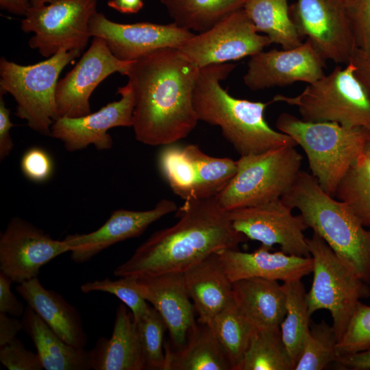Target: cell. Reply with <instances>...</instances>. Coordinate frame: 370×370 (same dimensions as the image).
<instances>
[{"label": "cell", "instance_id": "obj_49", "mask_svg": "<svg viewBox=\"0 0 370 370\" xmlns=\"http://www.w3.org/2000/svg\"><path fill=\"white\" fill-rule=\"evenodd\" d=\"M31 6L29 0H0L1 9L13 14L25 16Z\"/></svg>", "mask_w": 370, "mask_h": 370}, {"label": "cell", "instance_id": "obj_7", "mask_svg": "<svg viewBox=\"0 0 370 370\" xmlns=\"http://www.w3.org/2000/svg\"><path fill=\"white\" fill-rule=\"evenodd\" d=\"M297 108L301 119L336 122L370 131V95L356 77L350 62L309 84L294 97L276 95L271 102Z\"/></svg>", "mask_w": 370, "mask_h": 370}, {"label": "cell", "instance_id": "obj_5", "mask_svg": "<svg viewBox=\"0 0 370 370\" xmlns=\"http://www.w3.org/2000/svg\"><path fill=\"white\" fill-rule=\"evenodd\" d=\"M275 126L301 146L312 175L332 196L350 167L363 155L369 132L336 122L306 121L286 112L278 116Z\"/></svg>", "mask_w": 370, "mask_h": 370}, {"label": "cell", "instance_id": "obj_11", "mask_svg": "<svg viewBox=\"0 0 370 370\" xmlns=\"http://www.w3.org/2000/svg\"><path fill=\"white\" fill-rule=\"evenodd\" d=\"M271 44L260 35L243 8L236 10L209 30L194 34L179 51L199 67L227 63L253 56Z\"/></svg>", "mask_w": 370, "mask_h": 370}, {"label": "cell", "instance_id": "obj_13", "mask_svg": "<svg viewBox=\"0 0 370 370\" xmlns=\"http://www.w3.org/2000/svg\"><path fill=\"white\" fill-rule=\"evenodd\" d=\"M282 198L228 211L233 227L247 239L272 247L279 245L285 254L310 256L304 232L308 228L303 217L294 215Z\"/></svg>", "mask_w": 370, "mask_h": 370}, {"label": "cell", "instance_id": "obj_48", "mask_svg": "<svg viewBox=\"0 0 370 370\" xmlns=\"http://www.w3.org/2000/svg\"><path fill=\"white\" fill-rule=\"evenodd\" d=\"M108 5L122 14L138 13L144 5L143 0H110Z\"/></svg>", "mask_w": 370, "mask_h": 370}, {"label": "cell", "instance_id": "obj_26", "mask_svg": "<svg viewBox=\"0 0 370 370\" xmlns=\"http://www.w3.org/2000/svg\"><path fill=\"white\" fill-rule=\"evenodd\" d=\"M23 330L32 338L45 370L92 369L90 350L69 345L28 306L21 319Z\"/></svg>", "mask_w": 370, "mask_h": 370}, {"label": "cell", "instance_id": "obj_36", "mask_svg": "<svg viewBox=\"0 0 370 370\" xmlns=\"http://www.w3.org/2000/svg\"><path fill=\"white\" fill-rule=\"evenodd\" d=\"M337 342L332 325L323 320L313 323L294 370H321L329 363L336 362Z\"/></svg>", "mask_w": 370, "mask_h": 370}, {"label": "cell", "instance_id": "obj_29", "mask_svg": "<svg viewBox=\"0 0 370 370\" xmlns=\"http://www.w3.org/2000/svg\"><path fill=\"white\" fill-rule=\"evenodd\" d=\"M177 26L206 32L232 12L243 8L242 0H160Z\"/></svg>", "mask_w": 370, "mask_h": 370}, {"label": "cell", "instance_id": "obj_45", "mask_svg": "<svg viewBox=\"0 0 370 370\" xmlns=\"http://www.w3.org/2000/svg\"><path fill=\"white\" fill-rule=\"evenodd\" d=\"M349 62L353 64L356 77L370 95V51L355 48Z\"/></svg>", "mask_w": 370, "mask_h": 370}, {"label": "cell", "instance_id": "obj_21", "mask_svg": "<svg viewBox=\"0 0 370 370\" xmlns=\"http://www.w3.org/2000/svg\"><path fill=\"white\" fill-rule=\"evenodd\" d=\"M271 249L261 245L250 253L224 249L217 254L232 283L251 278L286 282L301 280L312 272L311 256L290 255L282 251L271 252Z\"/></svg>", "mask_w": 370, "mask_h": 370}, {"label": "cell", "instance_id": "obj_23", "mask_svg": "<svg viewBox=\"0 0 370 370\" xmlns=\"http://www.w3.org/2000/svg\"><path fill=\"white\" fill-rule=\"evenodd\" d=\"M184 278L200 323L209 324L233 299L232 283L217 253L190 267L184 272Z\"/></svg>", "mask_w": 370, "mask_h": 370}, {"label": "cell", "instance_id": "obj_35", "mask_svg": "<svg viewBox=\"0 0 370 370\" xmlns=\"http://www.w3.org/2000/svg\"><path fill=\"white\" fill-rule=\"evenodd\" d=\"M334 196L370 230V159L362 156L338 184Z\"/></svg>", "mask_w": 370, "mask_h": 370}, {"label": "cell", "instance_id": "obj_43", "mask_svg": "<svg viewBox=\"0 0 370 370\" xmlns=\"http://www.w3.org/2000/svg\"><path fill=\"white\" fill-rule=\"evenodd\" d=\"M12 279L0 271V312L18 317L22 316L25 307L11 291Z\"/></svg>", "mask_w": 370, "mask_h": 370}, {"label": "cell", "instance_id": "obj_17", "mask_svg": "<svg viewBox=\"0 0 370 370\" xmlns=\"http://www.w3.org/2000/svg\"><path fill=\"white\" fill-rule=\"evenodd\" d=\"M325 60L308 40L291 49L261 51L251 57L245 84L258 91L297 82L312 84L325 75Z\"/></svg>", "mask_w": 370, "mask_h": 370}, {"label": "cell", "instance_id": "obj_25", "mask_svg": "<svg viewBox=\"0 0 370 370\" xmlns=\"http://www.w3.org/2000/svg\"><path fill=\"white\" fill-rule=\"evenodd\" d=\"M233 300L256 329L280 328L286 312V294L276 280L251 278L232 283Z\"/></svg>", "mask_w": 370, "mask_h": 370}, {"label": "cell", "instance_id": "obj_20", "mask_svg": "<svg viewBox=\"0 0 370 370\" xmlns=\"http://www.w3.org/2000/svg\"><path fill=\"white\" fill-rule=\"evenodd\" d=\"M130 278L132 286L163 319L175 348H181L197 323L196 312L186 287L184 273Z\"/></svg>", "mask_w": 370, "mask_h": 370}, {"label": "cell", "instance_id": "obj_1", "mask_svg": "<svg viewBox=\"0 0 370 370\" xmlns=\"http://www.w3.org/2000/svg\"><path fill=\"white\" fill-rule=\"evenodd\" d=\"M199 71L177 48L160 49L132 62L125 75L134 94L132 127L138 142L162 147L195 128L193 95Z\"/></svg>", "mask_w": 370, "mask_h": 370}, {"label": "cell", "instance_id": "obj_4", "mask_svg": "<svg viewBox=\"0 0 370 370\" xmlns=\"http://www.w3.org/2000/svg\"><path fill=\"white\" fill-rule=\"evenodd\" d=\"M300 212L342 262L370 286V230L346 203L325 192L312 174L301 171L281 197Z\"/></svg>", "mask_w": 370, "mask_h": 370}, {"label": "cell", "instance_id": "obj_3", "mask_svg": "<svg viewBox=\"0 0 370 370\" xmlns=\"http://www.w3.org/2000/svg\"><path fill=\"white\" fill-rule=\"evenodd\" d=\"M232 63L214 64L200 69L193 95L199 121L221 128L223 136L240 156L297 146L288 135L271 128L264 119L263 103L238 99L221 85L234 69Z\"/></svg>", "mask_w": 370, "mask_h": 370}, {"label": "cell", "instance_id": "obj_6", "mask_svg": "<svg viewBox=\"0 0 370 370\" xmlns=\"http://www.w3.org/2000/svg\"><path fill=\"white\" fill-rule=\"evenodd\" d=\"M81 52L59 50L45 60L21 65L0 60V92L10 93L16 102V115L34 131L51 136V127L59 118L56 92L64 68Z\"/></svg>", "mask_w": 370, "mask_h": 370}, {"label": "cell", "instance_id": "obj_28", "mask_svg": "<svg viewBox=\"0 0 370 370\" xmlns=\"http://www.w3.org/2000/svg\"><path fill=\"white\" fill-rule=\"evenodd\" d=\"M245 10L258 33L271 43L291 49L303 42L291 18L288 0H242Z\"/></svg>", "mask_w": 370, "mask_h": 370}, {"label": "cell", "instance_id": "obj_47", "mask_svg": "<svg viewBox=\"0 0 370 370\" xmlns=\"http://www.w3.org/2000/svg\"><path fill=\"white\" fill-rule=\"evenodd\" d=\"M335 362L342 369L370 370V349L341 357Z\"/></svg>", "mask_w": 370, "mask_h": 370}, {"label": "cell", "instance_id": "obj_37", "mask_svg": "<svg viewBox=\"0 0 370 370\" xmlns=\"http://www.w3.org/2000/svg\"><path fill=\"white\" fill-rule=\"evenodd\" d=\"M138 334L145 363V369L163 370L165 362L164 336L166 325L152 306L137 321Z\"/></svg>", "mask_w": 370, "mask_h": 370}, {"label": "cell", "instance_id": "obj_24", "mask_svg": "<svg viewBox=\"0 0 370 370\" xmlns=\"http://www.w3.org/2000/svg\"><path fill=\"white\" fill-rule=\"evenodd\" d=\"M90 353L94 370L145 369L136 324L123 303L116 308L110 338H99Z\"/></svg>", "mask_w": 370, "mask_h": 370}, {"label": "cell", "instance_id": "obj_50", "mask_svg": "<svg viewBox=\"0 0 370 370\" xmlns=\"http://www.w3.org/2000/svg\"><path fill=\"white\" fill-rule=\"evenodd\" d=\"M363 156L370 159V131L366 138L364 148H363Z\"/></svg>", "mask_w": 370, "mask_h": 370}, {"label": "cell", "instance_id": "obj_27", "mask_svg": "<svg viewBox=\"0 0 370 370\" xmlns=\"http://www.w3.org/2000/svg\"><path fill=\"white\" fill-rule=\"evenodd\" d=\"M163 370H232L210 325L197 321L181 348L164 343Z\"/></svg>", "mask_w": 370, "mask_h": 370}, {"label": "cell", "instance_id": "obj_42", "mask_svg": "<svg viewBox=\"0 0 370 370\" xmlns=\"http://www.w3.org/2000/svg\"><path fill=\"white\" fill-rule=\"evenodd\" d=\"M21 169L28 180L43 182L50 178L53 171V162L49 153L39 147L28 149L21 160Z\"/></svg>", "mask_w": 370, "mask_h": 370}, {"label": "cell", "instance_id": "obj_31", "mask_svg": "<svg viewBox=\"0 0 370 370\" xmlns=\"http://www.w3.org/2000/svg\"><path fill=\"white\" fill-rule=\"evenodd\" d=\"M286 312L280 325L283 342L296 365L310 330L306 291L301 280L284 282Z\"/></svg>", "mask_w": 370, "mask_h": 370}, {"label": "cell", "instance_id": "obj_41", "mask_svg": "<svg viewBox=\"0 0 370 370\" xmlns=\"http://www.w3.org/2000/svg\"><path fill=\"white\" fill-rule=\"evenodd\" d=\"M0 361L9 370H41L43 366L37 354L27 349L16 337L0 347Z\"/></svg>", "mask_w": 370, "mask_h": 370}, {"label": "cell", "instance_id": "obj_51", "mask_svg": "<svg viewBox=\"0 0 370 370\" xmlns=\"http://www.w3.org/2000/svg\"><path fill=\"white\" fill-rule=\"evenodd\" d=\"M30 1V3L32 5V6H34V7H39V6H42V5H46V4H48L51 2H53L56 0H29Z\"/></svg>", "mask_w": 370, "mask_h": 370}, {"label": "cell", "instance_id": "obj_32", "mask_svg": "<svg viewBox=\"0 0 370 370\" xmlns=\"http://www.w3.org/2000/svg\"><path fill=\"white\" fill-rule=\"evenodd\" d=\"M295 365L283 342L280 328L256 330L241 370H294Z\"/></svg>", "mask_w": 370, "mask_h": 370}, {"label": "cell", "instance_id": "obj_16", "mask_svg": "<svg viewBox=\"0 0 370 370\" xmlns=\"http://www.w3.org/2000/svg\"><path fill=\"white\" fill-rule=\"evenodd\" d=\"M89 30L91 36L103 39L112 53L125 62H134L160 49L178 48L194 36L174 23H119L97 12L90 19Z\"/></svg>", "mask_w": 370, "mask_h": 370}, {"label": "cell", "instance_id": "obj_38", "mask_svg": "<svg viewBox=\"0 0 370 370\" xmlns=\"http://www.w3.org/2000/svg\"><path fill=\"white\" fill-rule=\"evenodd\" d=\"M369 349L370 306L360 301L354 308L342 336L337 342L336 354L338 360L341 357Z\"/></svg>", "mask_w": 370, "mask_h": 370}, {"label": "cell", "instance_id": "obj_19", "mask_svg": "<svg viewBox=\"0 0 370 370\" xmlns=\"http://www.w3.org/2000/svg\"><path fill=\"white\" fill-rule=\"evenodd\" d=\"M177 210L176 204L166 199L147 210H116L97 230L65 237L71 248V258L76 263L86 262L116 243L139 236L153 223Z\"/></svg>", "mask_w": 370, "mask_h": 370}, {"label": "cell", "instance_id": "obj_2", "mask_svg": "<svg viewBox=\"0 0 370 370\" xmlns=\"http://www.w3.org/2000/svg\"><path fill=\"white\" fill-rule=\"evenodd\" d=\"M177 222L152 234L114 271L118 277L184 273L208 256L237 249L247 238L232 226L216 198L190 199L178 208Z\"/></svg>", "mask_w": 370, "mask_h": 370}, {"label": "cell", "instance_id": "obj_8", "mask_svg": "<svg viewBox=\"0 0 370 370\" xmlns=\"http://www.w3.org/2000/svg\"><path fill=\"white\" fill-rule=\"evenodd\" d=\"M302 159L294 146L241 156L235 175L215 197L218 204L228 212L281 198L301 171Z\"/></svg>", "mask_w": 370, "mask_h": 370}, {"label": "cell", "instance_id": "obj_33", "mask_svg": "<svg viewBox=\"0 0 370 370\" xmlns=\"http://www.w3.org/2000/svg\"><path fill=\"white\" fill-rule=\"evenodd\" d=\"M184 147L197 171L195 199L216 197L235 175L236 161L229 158L210 156L197 145Z\"/></svg>", "mask_w": 370, "mask_h": 370}, {"label": "cell", "instance_id": "obj_34", "mask_svg": "<svg viewBox=\"0 0 370 370\" xmlns=\"http://www.w3.org/2000/svg\"><path fill=\"white\" fill-rule=\"evenodd\" d=\"M162 147L158 158L162 176L174 194L184 201L195 199L197 171L184 147L175 143Z\"/></svg>", "mask_w": 370, "mask_h": 370}, {"label": "cell", "instance_id": "obj_15", "mask_svg": "<svg viewBox=\"0 0 370 370\" xmlns=\"http://www.w3.org/2000/svg\"><path fill=\"white\" fill-rule=\"evenodd\" d=\"M67 242L55 240L18 217L12 218L0 236V271L21 284L38 278L40 269L57 256L70 252Z\"/></svg>", "mask_w": 370, "mask_h": 370}, {"label": "cell", "instance_id": "obj_44", "mask_svg": "<svg viewBox=\"0 0 370 370\" xmlns=\"http://www.w3.org/2000/svg\"><path fill=\"white\" fill-rule=\"evenodd\" d=\"M14 125L10 120V110L5 106L2 92H0V160L8 157L14 147L10 129Z\"/></svg>", "mask_w": 370, "mask_h": 370}, {"label": "cell", "instance_id": "obj_10", "mask_svg": "<svg viewBox=\"0 0 370 370\" xmlns=\"http://www.w3.org/2000/svg\"><path fill=\"white\" fill-rule=\"evenodd\" d=\"M97 4V0H56L31 6L21 25L24 32L34 33L29 47L47 58L60 49L82 52L91 37L89 24Z\"/></svg>", "mask_w": 370, "mask_h": 370}, {"label": "cell", "instance_id": "obj_22", "mask_svg": "<svg viewBox=\"0 0 370 370\" xmlns=\"http://www.w3.org/2000/svg\"><path fill=\"white\" fill-rule=\"evenodd\" d=\"M17 293L62 340L77 348H85L87 334L77 309L61 295L45 288L38 278L23 282Z\"/></svg>", "mask_w": 370, "mask_h": 370}, {"label": "cell", "instance_id": "obj_39", "mask_svg": "<svg viewBox=\"0 0 370 370\" xmlns=\"http://www.w3.org/2000/svg\"><path fill=\"white\" fill-rule=\"evenodd\" d=\"M80 290L84 293L99 291L116 296L130 309L135 321H138L150 307L145 299L132 286L130 277H121L116 280L107 278L88 282L80 286Z\"/></svg>", "mask_w": 370, "mask_h": 370}, {"label": "cell", "instance_id": "obj_18", "mask_svg": "<svg viewBox=\"0 0 370 370\" xmlns=\"http://www.w3.org/2000/svg\"><path fill=\"white\" fill-rule=\"evenodd\" d=\"M118 101L110 102L94 113L76 118L59 117L52 124L51 136L60 140L65 149L76 151L93 145L99 150L112 148L108 131L116 127H132L134 94L129 82L119 87Z\"/></svg>", "mask_w": 370, "mask_h": 370}, {"label": "cell", "instance_id": "obj_12", "mask_svg": "<svg viewBox=\"0 0 370 370\" xmlns=\"http://www.w3.org/2000/svg\"><path fill=\"white\" fill-rule=\"evenodd\" d=\"M289 13L299 36L324 60L349 63L356 46L344 0H297Z\"/></svg>", "mask_w": 370, "mask_h": 370}, {"label": "cell", "instance_id": "obj_9", "mask_svg": "<svg viewBox=\"0 0 370 370\" xmlns=\"http://www.w3.org/2000/svg\"><path fill=\"white\" fill-rule=\"evenodd\" d=\"M313 260V280L306 293L308 312L328 310L338 341L357 304L370 296V286L359 278L317 234L306 238Z\"/></svg>", "mask_w": 370, "mask_h": 370}, {"label": "cell", "instance_id": "obj_46", "mask_svg": "<svg viewBox=\"0 0 370 370\" xmlns=\"http://www.w3.org/2000/svg\"><path fill=\"white\" fill-rule=\"evenodd\" d=\"M23 330L21 320L16 317L0 312V347L4 346L16 337Z\"/></svg>", "mask_w": 370, "mask_h": 370}, {"label": "cell", "instance_id": "obj_14", "mask_svg": "<svg viewBox=\"0 0 370 370\" xmlns=\"http://www.w3.org/2000/svg\"><path fill=\"white\" fill-rule=\"evenodd\" d=\"M132 62L122 61L110 51L105 40L93 37L78 62L58 82L56 101L59 117L76 118L91 113L90 97L109 75H125Z\"/></svg>", "mask_w": 370, "mask_h": 370}, {"label": "cell", "instance_id": "obj_40", "mask_svg": "<svg viewBox=\"0 0 370 370\" xmlns=\"http://www.w3.org/2000/svg\"><path fill=\"white\" fill-rule=\"evenodd\" d=\"M356 49L370 51V0H344Z\"/></svg>", "mask_w": 370, "mask_h": 370}, {"label": "cell", "instance_id": "obj_30", "mask_svg": "<svg viewBox=\"0 0 370 370\" xmlns=\"http://www.w3.org/2000/svg\"><path fill=\"white\" fill-rule=\"evenodd\" d=\"M208 325L232 370H241L245 354L256 330L241 314L233 299Z\"/></svg>", "mask_w": 370, "mask_h": 370}]
</instances>
